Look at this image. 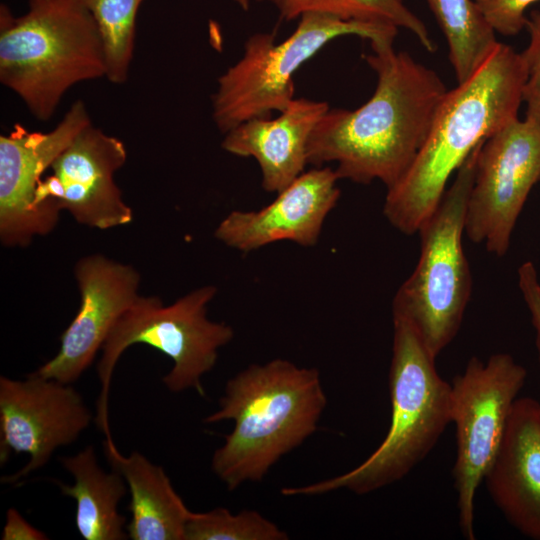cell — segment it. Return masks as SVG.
I'll list each match as a JSON object with an SVG mask.
<instances>
[{
    "label": "cell",
    "mask_w": 540,
    "mask_h": 540,
    "mask_svg": "<svg viewBox=\"0 0 540 540\" xmlns=\"http://www.w3.org/2000/svg\"><path fill=\"white\" fill-rule=\"evenodd\" d=\"M492 29L515 36L526 27L527 8L538 0H474Z\"/></svg>",
    "instance_id": "obj_25"
},
{
    "label": "cell",
    "mask_w": 540,
    "mask_h": 540,
    "mask_svg": "<svg viewBox=\"0 0 540 540\" xmlns=\"http://www.w3.org/2000/svg\"><path fill=\"white\" fill-rule=\"evenodd\" d=\"M126 158L120 139L92 124L85 127L50 167L61 188L62 210L78 223L102 230L129 224L133 212L113 177Z\"/></svg>",
    "instance_id": "obj_15"
},
{
    "label": "cell",
    "mask_w": 540,
    "mask_h": 540,
    "mask_svg": "<svg viewBox=\"0 0 540 540\" xmlns=\"http://www.w3.org/2000/svg\"><path fill=\"white\" fill-rule=\"evenodd\" d=\"M539 181L540 125L517 118L480 147L467 202V237L504 256L528 195Z\"/></svg>",
    "instance_id": "obj_10"
},
{
    "label": "cell",
    "mask_w": 540,
    "mask_h": 540,
    "mask_svg": "<svg viewBox=\"0 0 540 540\" xmlns=\"http://www.w3.org/2000/svg\"><path fill=\"white\" fill-rule=\"evenodd\" d=\"M526 28L530 34V41L521 53L527 69V80L523 89L525 118L540 125V11L530 13Z\"/></svg>",
    "instance_id": "obj_24"
},
{
    "label": "cell",
    "mask_w": 540,
    "mask_h": 540,
    "mask_svg": "<svg viewBox=\"0 0 540 540\" xmlns=\"http://www.w3.org/2000/svg\"><path fill=\"white\" fill-rule=\"evenodd\" d=\"M2 540H44L45 533L32 526L15 508L6 512V522L3 527Z\"/></svg>",
    "instance_id": "obj_27"
},
{
    "label": "cell",
    "mask_w": 540,
    "mask_h": 540,
    "mask_svg": "<svg viewBox=\"0 0 540 540\" xmlns=\"http://www.w3.org/2000/svg\"><path fill=\"white\" fill-rule=\"evenodd\" d=\"M393 318L389 370L391 422L377 449L354 469L302 487H286L285 496H311L346 489L363 495L408 475L434 448L451 423V385L443 380L418 334Z\"/></svg>",
    "instance_id": "obj_5"
},
{
    "label": "cell",
    "mask_w": 540,
    "mask_h": 540,
    "mask_svg": "<svg viewBox=\"0 0 540 540\" xmlns=\"http://www.w3.org/2000/svg\"><path fill=\"white\" fill-rule=\"evenodd\" d=\"M104 453L131 493L128 506L131 520L126 527L129 538L185 540L191 511L174 490L164 469L136 451L124 456L113 440L105 439Z\"/></svg>",
    "instance_id": "obj_18"
},
{
    "label": "cell",
    "mask_w": 540,
    "mask_h": 540,
    "mask_svg": "<svg viewBox=\"0 0 540 540\" xmlns=\"http://www.w3.org/2000/svg\"><path fill=\"white\" fill-rule=\"evenodd\" d=\"M74 272L80 308L60 338L58 353L33 372L67 384L90 366L118 319L139 297L140 283L132 266L102 255L80 259Z\"/></svg>",
    "instance_id": "obj_13"
},
{
    "label": "cell",
    "mask_w": 540,
    "mask_h": 540,
    "mask_svg": "<svg viewBox=\"0 0 540 540\" xmlns=\"http://www.w3.org/2000/svg\"><path fill=\"white\" fill-rule=\"evenodd\" d=\"M93 17L106 60V78L122 84L133 58L136 17L143 0H75Z\"/></svg>",
    "instance_id": "obj_22"
},
{
    "label": "cell",
    "mask_w": 540,
    "mask_h": 540,
    "mask_svg": "<svg viewBox=\"0 0 540 540\" xmlns=\"http://www.w3.org/2000/svg\"><path fill=\"white\" fill-rule=\"evenodd\" d=\"M339 179L328 166L304 171L260 210L230 212L217 226L215 237L242 253L279 241L314 246L339 200Z\"/></svg>",
    "instance_id": "obj_14"
},
{
    "label": "cell",
    "mask_w": 540,
    "mask_h": 540,
    "mask_svg": "<svg viewBox=\"0 0 540 540\" xmlns=\"http://www.w3.org/2000/svg\"><path fill=\"white\" fill-rule=\"evenodd\" d=\"M106 77L103 42L91 14L75 0H29L15 17L0 6V81L38 120L55 113L73 85Z\"/></svg>",
    "instance_id": "obj_4"
},
{
    "label": "cell",
    "mask_w": 540,
    "mask_h": 540,
    "mask_svg": "<svg viewBox=\"0 0 540 540\" xmlns=\"http://www.w3.org/2000/svg\"><path fill=\"white\" fill-rule=\"evenodd\" d=\"M518 286L531 316L540 363V281L531 261H526L519 267Z\"/></svg>",
    "instance_id": "obj_26"
},
{
    "label": "cell",
    "mask_w": 540,
    "mask_h": 540,
    "mask_svg": "<svg viewBox=\"0 0 540 540\" xmlns=\"http://www.w3.org/2000/svg\"><path fill=\"white\" fill-rule=\"evenodd\" d=\"M288 535L274 522L254 510L237 514L219 507L208 512H192L185 540H286Z\"/></svg>",
    "instance_id": "obj_23"
},
{
    "label": "cell",
    "mask_w": 540,
    "mask_h": 540,
    "mask_svg": "<svg viewBox=\"0 0 540 540\" xmlns=\"http://www.w3.org/2000/svg\"><path fill=\"white\" fill-rule=\"evenodd\" d=\"M370 45L364 59L377 75L373 95L355 110L330 108L311 133L307 160L315 167L335 163L340 179L379 180L389 189L412 166L448 90L393 42Z\"/></svg>",
    "instance_id": "obj_1"
},
{
    "label": "cell",
    "mask_w": 540,
    "mask_h": 540,
    "mask_svg": "<svg viewBox=\"0 0 540 540\" xmlns=\"http://www.w3.org/2000/svg\"><path fill=\"white\" fill-rule=\"evenodd\" d=\"M483 481L507 521L540 540V403L518 398Z\"/></svg>",
    "instance_id": "obj_16"
},
{
    "label": "cell",
    "mask_w": 540,
    "mask_h": 540,
    "mask_svg": "<svg viewBox=\"0 0 540 540\" xmlns=\"http://www.w3.org/2000/svg\"><path fill=\"white\" fill-rule=\"evenodd\" d=\"M527 69L521 53L498 42L464 82L447 91L427 139L407 173L387 189L383 214L411 235L432 215L446 184L469 154L518 118Z\"/></svg>",
    "instance_id": "obj_2"
},
{
    "label": "cell",
    "mask_w": 540,
    "mask_h": 540,
    "mask_svg": "<svg viewBox=\"0 0 540 540\" xmlns=\"http://www.w3.org/2000/svg\"><path fill=\"white\" fill-rule=\"evenodd\" d=\"M326 404L316 368L280 358L247 367L227 382L218 409L204 419L234 422L212 456L213 472L228 490L261 481L317 430Z\"/></svg>",
    "instance_id": "obj_3"
},
{
    "label": "cell",
    "mask_w": 540,
    "mask_h": 540,
    "mask_svg": "<svg viewBox=\"0 0 540 540\" xmlns=\"http://www.w3.org/2000/svg\"><path fill=\"white\" fill-rule=\"evenodd\" d=\"M397 32L392 25L306 13L281 42H276L274 33L253 34L242 57L218 79L212 96L213 120L226 134L247 120L281 112L294 99L296 71L330 41L355 35L370 43L393 42Z\"/></svg>",
    "instance_id": "obj_7"
},
{
    "label": "cell",
    "mask_w": 540,
    "mask_h": 540,
    "mask_svg": "<svg viewBox=\"0 0 540 540\" xmlns=\"http://www.w3.org/2000/svg\"><path fill=\"white\" fill-rule=\"evenodd\" d=\"M482 144L461 164L440 204L420 226L418 263L392 302V317L407 321L435 359L456 337L471 296L462 237Z\"/></svg>",
    "instance_id": "obj_6"
},
{
    "label": "cell",
    "mask_w": 540,
    "mask_h": 540,
    "mask_svg": "<svg viewBox=\"0 0 540 540\" xmlns=\"http://www.w3.org/2000/svg\"><path fill=\"white\" fill-rule=\"evenodd\" d=\"M234 3H236L240 8H242L244 11H247L250 6V0H232Z\"/></svg>",
    "instance_id": "obj_28"
},
{
    "label": "cell",
    "mask_w": 540,
    "mask_h": 540,
    "mask_svg": "<svg viewBox=\"0 0 540 540\" xmlns=\"http://www.w3.org/2000/svg\"><path fill=\"white\" fill-rule=\"evenodd\" d=\"M329 109L324 101L294 98L276 118L250 119L227 132L222 148L254 158L263 189L278 193L304 172L311 133Z\"/></svg>",
    "instance_id": "obj_17"
},
{
    "label": "cell",
    "mask_w": 540,
    "mask_h": 540,
    "mask_svg": "<svg viewBox=\"0 0 540 540\" xmlns=\"http://www.w3.org/2000/svg\"><path fill=\"white\" fill-rule=\"evenodd\" d=\"M92 421L82 396L71 386L32 373L24 380L0 377V462L11 453L29 461L2 479L17 483L43 467L60 447L75 442Z\"/></svg>",
    "instance_id": "obj_11"
},
{
    "label": "cell",
    "mask_w": 540,
    "mask_h": 540,
    "mask_svg": "<svg viewBox=\"0 0 540 540\" xmlns=\"http://www.w3.org/2000/svg\"><path fill=\"white\" fill-rule=\"evenodd\" d=\"M526 377V369L510 354L496 353L487 361L470 358L450 383L451 423L456 432L452 474L465 539H475L476 491L498 452Z\"/></svg>",
    "instance_id": "obj_9"
},
{
    "label": "cell",
    "mask_w": 540,
    "mask_h": 540,
    "mask_svg": "<svg viewBox=\"0 0 540 540\" xmlns=\"http://www.w3.org/2000/svg\"><path fill=\"white\" fill-rule=\"evenodd\" d=\"M273 5L284 21L299 19L306 13H323L343 20L371 22L404 28L413 33L421 45L434 52L436 44L424 22L404 0H256Z\"/></svg>",
    "instance_id": "obj_21"
},
{
    "label": "cell",
    "mask_w": 540,
    "mask_h": 540,
    "mask_svg": "<svg viewBox=\"0 0 540 540\" xmlns=\"http://www.w3.org/2000/svg\"><path fill=\"white\" fill-rule=\"evenodd\" d=\"M216 292L213 285L202 286L168 306L158 297L139 296L118 319L101 348L97 365L101 388L96 424L107 439H112L108 412L112 375L120 356L132 345H149L173 361L162 378L169 391L194 389L205 395L201 378L214 368L219 349L234 336L230 325L207 317L208 304Z\"/></svg>",
    "instance_id": "obj_8"
},
{
    "label": "cell",
    "mask_w": 540,
    "mask_h": 540,
    "mask_svg": "<svg viewBox=\"0 0 540 540\" xmlns=\"http://www.w3.org/2000/svg\"><path fill=\"white\" fill-rule=\"evenodd\" d=\"M59 460L74 479L72 485L56 483L64 496L76 502L75 523L79 534L85 540L127 539L126 520L118 510L128 488L123 476L115 469L105 471L91 445Z\"/></svg>",
    "instance_id": "obj_19"
},
{
    "label": "cell",
    "mask_w": 540,
    "mask_h": 540,
    "mask_svg": "<svg viewBox=\"0 0 540 540\" xmlns=\"http://www.w3.org/2000/svg\"><path fill=\"white\" fill-rule=\"evenodd\" d=\"M92 124L83 101L77 100L55 128L28 131L16 124L0 137V238L5 246L24 247L35 235L53 229L34 204L38 183L58 155Z\"/></svg>",
    "instance_id": "obj_12"
},
{
    "label": "cell",
    "mask_w": 540,
    "mask_h": 540,
    "mask_svg": "<svg viewBox=\"0 0 540 540\" xmlns=\"http://www.w3.org/2000/svg\"><path fill=\"white\" fill-rule=\"evenodd\" d=\"M448 44L458 83L467 80L493 52L495 31L473 0H426Z\"/></svg>",
    "instance_id": "obj_20"
}]
</instances>
